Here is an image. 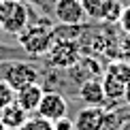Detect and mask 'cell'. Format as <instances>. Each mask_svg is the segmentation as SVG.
Here are the masks:
<instances>
[{"instance_id": "8fae6325", "label": "cell", "mask_w": 130, "mask_h": 130, "mask_svg": "<svg viewBox=\"0 0 130 130\" xmlns=\"http://www.w3.org/2000/svg\"><path fill=\"white\" fill-rule=\"evenodd\" d=\"M28 120V111H24L17 102H11L4 109H0V122L7 126V130H19Z\"/></svg>"}, {"instance_id": "ba28073f", "label": "cell", "mask_w": 130, "mask_h": 130, "mask_svg": "<svg viewBox=\"0 0 130 130\" xmlns=\"http://www.w3.org/2000/svg\"><path fill=\"white\" fill-rule=\"evenodd\" d=\"M79 98L90 107H100L105 102V90H102V81L100 77L94 79H85L83 83H79Z\"/></svg>"}, {"instance_id": "52a82bcc", "label": "cell", "mask_w": 130, "mask_h": 130, "mask_svg": "<svg viewBox=\"0 0 130 130\" xmlns=\"http://www.w3.org/2000/svg\"><path fill=\"white\" fill-rule=\"evenodd\" d=\"M105 115L107 111L102 107H90L85 105L73 120L75 130H102L105 126Z\"/></svg>"}, {"instance_id": "7a4b0ae2", "label": "cell", "mask_w": 130, "mask_h": 130, "mask_svg": "<svg viewBox=\"0 0 130 130\" xmlns=\"http://www.w3.org/2000/svg\"><path fill=\"white\" fill-rule=\"evenodd\" d=\"M28 7L21 0H0V28L11 34H19L28 26Z\"/></svg>"}, {"instance_id": "5b68a950", "label": "cell", "mask_w": 130, "mask_h": 130, "mask_svg": "<svg viewBox=\"0 0 130 130\" xmlns=\"http://www.w3.org/2000/svg\"><path fill=\"white\" fill-rule=\"evenodd\" d=\"M66 111H68V105L62 94H58V92H43V98L39 102V109H36V113L41 117H45L49 122H56L66 115Z\"/></svg>"}, {"instance_id": "6da1fadb", "label": "cell", "mask_w": 130, "mask_h": 130, "mask_svg": "<svg viewBox=\"0 0 130 130\" xmlns=\"http://www.w3.org/2000/svg\"><path fill=\"white\" fill-rule=\"evenodd\" d=\"M19 47L24 51L32 53V56H43L51 49L53 45V28L47 24H34V26H26L24 30L17 34Z\"/></svg>"}, {"instance_id": "d6986e66", "label": "cell", "mask_w": 130, "mask_h": 130, "mask_svg": "<svg viewBox=\"0 0 130 130\" xmlns=\"http://www.w3.org/2000/svg\"><path fill=\"white\" fill-rule=\"evenodd\" d=\"M117 24L122 26V30L126 32V34H130V7L122 9V17H120V21H117Z\"/></svg>"}, {"instance_id": "30bf717a", "label": "cell", "mask_w": 130, "mask_h": 130, "mask_svg": "<svg viewBox=\"0 0 130 130\" xmlns=\"http://www.w3.org/2000/svg\"><path fill=\"white\" fill-rule=\"evenodd\" d=\"M43 98V88L39 83H32V85H26V88H21L15 92V102L21 107L24 111H36L39 109V102Z\"/></svg>"}, {"instance_id": "e0dca14e", "label": "cell", "mask_w": 130, "mask_h": 130, "mask_svg": "<svg viewBox=\"0 0 130 130\" xmlns=\"http://www.w3.org/2000/svg\"><path fill=\"white\" fill-rule=\"evenodd\" d=\"M122 2L120 0H113L111 2V7L107 9V13H105V21H109V24H117V21H120V17H122Z\"/></svg>"}, {"instance_id": "5bb4252c", "label": "cell", "mask_w": 130, "mask_h": 130, "mask_svg": "<svg viewBox=\"0 0 130 130\" xmlns=\"http://www.w3.org/2000/svg\"><path fill=\"white\" fill-rule=\"evenodd\" d=\"M105 73H109L115 79L128 83L130 81V62H126V60H113V62H109L105 66Z\"/></svg>"}, {"instance_id": "4fadbf2b", "label": "cell", "mask_w": 130, "mask_h": 130, "mask_svg": "<svg viewBox=\"0 0 130 130\" xmlns=\"http://www.w3.org/2000/svg\"><path fill=\"white\" fill-rule=\"evenodd\" d=\"M111 2H113V0H81L85 15L96 17V19H102V17H105V13H107V9L111 7Z\"/></svg>"}, {"instance_id": "9a60e30c", "label": "cell", "mask_w": 130, "mask_h": 130, "mask_svg": "<svg viewBox=\"0 0 130 130\" xmlns=\"http://www.w3.org/2000/svg\"><path fill=\"white\" fill-rule=\"evenodd\" d=\"M19 130H53V122L45 120V117H28L26 124L21 126Z\"/></svg>"}, {"instance_id": "ac0fdd59", "label": "cell", "mask_w": 130, "mask_h": 130, "mask_svg": "<svg viewBox=\"0 0 130 130\" xmlns=\"http://www.w3.org/2000/svg\"><path fill=\"white\" fill-rule=\"evenodd\" d=\"M53 130H75V126H73V120L70 117H60V120H56L53 122Z\"/></svg>"}, {"instance_id": "44dd1931", "label": "cell", "mask_w": 130, "mask_h": 130, "mask_svg": "<svg viewBox=\"0 0 130 130\" xmlns=\"http://www.w3.org/2000/svg\"><path fill=\"white\" fill-rule=\"evenodd\" d=\"M0 130H7V126H4V124H2V122H0Z\"/></svg>"}, {"instance_id": "ffe728a7", "label": "cell", "mask_w": 130, "mask_h": 130, "mask_svg": "<svg viewBox=\"0 0 130 130\" xmlns=\"http://www.w3.org/2000/svg\"><path fill=\"white\" fill-rule=\"evenodd\" d=\"M124 100H126V105L130 107V81L126 83V90H124Z\"/></svg>"}, {"instance_id": "8992f818", "label": "cell", "mask_w": 130, "mask_h": 130, "mask_svg": "<svg viewBox=\"0 0 130 130\" xmlns=\"http://www.w3.org/2000/svg\"><path fill=\"white\" fill-rule=\"evenodd\" d=\"M53 15L60 24H81L85 17V11H83V4L81 0H56L53 4Z\"/></svg>"}, {"instance_id": "277c9868", "label": "cell", "mask_w": 130, "mask_h": 130, "mask_svg": "<svg viewBox=\"0 0 130 130\" xmlns=\"http://www.w3.org/2000/svg\"><path fill=\"white\" fill-rule=\"evenodd\" d=\"M4 81L13 88L15 92L26 88V85H32V83H39V73L36 68L32 66L30 62H9L4 64Z\"/></svg>"}, {"instance_id": "2e32d148", "label": "cell", "mask_w": 130, "mask_h": 130, "mask_svg": "<svg viewBox=\"0 0 130 130\" xmlns=\"http://www.w3.org/2000/svg\"><path fill=\"white\" fill-rule=\"evenodd\" d=\"M11 102H15V90L4 79H0V109H4Z\"/></svg>"}, {"instance_id": "9c48e42d", "label": "cell", "mask_w": 130, "mask_h": 130, "mask_svg": "<svg viewBox=\"0 0 130 130\" xmlns=\"http://www.w3.org/2000/svg\"><path fill=\"white\" fill-rule=\"evenodd\" d=\"M70 77L77 83H83L85 79H94V77H102V68L94 58H79V62L75 66H70Z\"/></svg>"}, {"instance_id": "7c38bea8", "label": "cell", "mask_w": 130, "mask_h": 130, "mask_svg": "<svg viewBox=\"0 0 130 130\" xmlns=\"http://www.w3.org/2000/svg\"><path fill=\"white\" fill-rule=\"evenodd\" d=\"M102 90H105V98L107 100H117V98H124V90H126V83L120 79H115L113 75L109 73H105L102 70Z\"/></svg>"}, {"instance_id": "3957f363", "label": "cell", "mask_w": 130, "mask_h": 130, "mask_svg": "<svg viewBox=\"0 0 130 130\" xmlns=\"http://www.w3.org/2000/svg\"><path fill=\"white\" fill-rule=\"evenodd\" d=\"M49 56V62L58 68H70L79 62L81 58V47L77 41L70 39H56L51 45V49L47 51Z\"/></svg>"}]
</instances>
